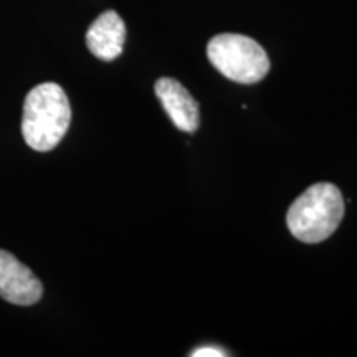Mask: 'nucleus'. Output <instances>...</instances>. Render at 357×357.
Wrapping results in <instances>:
<instances>
[{"instance_id":"f257e3e1","label":"nucleus","mask_w":357,"mask_h":357,"mask_svg":"<svg viewBox=\"0 0 357 357\" xmlns=\"http://www.w3.org/2000/svg\"><path fill=\"white\" fill-rule=\"evenodd\" d=\"M71 123V106L63 88L56 83L37 84L24 102L22 134L26 146L37 153L55 149Z\"/></svg>"},{"instance_id":"f03ea898","label":"nucleus","mask_w":357,"mask_h":357,"mask_svg":"<svg viewBox=\"0 0 357 357\" xmlns=\"http://www.w3.org/2000/svg\"><path fill=\"white\" fill-rule=\"evenodd\" d=\"M344 217L341 190L329 182L306 189L289 207L287 223L293 236L305 243H319L329 238Z\"/></svg>"},{"instance_id":"7ed1b4c3","label":"nucleus","mask_w":357,"mask_h":357,"mask_svg":"<svg viewBox=\"0 0 357 357\" xmlns=\"http://www.w3.org/2000/svg\"><path fill=\"white\" fill-rule=\"evenodd\" d=\"M207 56L223 77L235 83H258L270 71V58L261 45L240 33L213 37L208 42Z\"/></svg>"},{"instance_id":"20e7f679","label":"nucleus","mask_w":357,"mask_h":357,"mask_svg":"<svg viewBox=\"0 0 357 357\" xmlns=\"http://www.w3.org/2000/svg\"><path fill=\"white\" fill-rule=\"evenodd\" d=\"M42 294L43 284L33 271L12 253L0 250V298L17 306H32Z\"/></svg>"},{"instance_id":"39448f33","label":"nucleus","mask_w":357,"mask_h":357,"mask_svg":"<svg viewBox=\"0 0 357 357\" xmlns=\"http://www.w3.org/2000/svg\"><path fill=\"white\" fill-rule=\"evenodd\" d=\"M154 89L174 126L185 132H194L199 128L200 114L197 101L177 79L160 78L155 82Z\"/></svg>"},{"instance_id":"423d86ee","label":"nucleus","mask_w":357,"mask_h":357,"mask_svg":"<svg viewBox=\"0 0 357 357\" xmlns=\"http://www.w3.org/2000/svg\"><path fill=\"white\" fill-rule=\"evenodd\" d=\"M126 25L114 10L101 13L86 32L88 50L102 61H113L123 53Z\"/></svg>"},{"instance_id":"0eeeda50","label":"nucleus","mask_w":357,"mask_h":357,"mask_svg":"<svg viewBox=\"0 0 357 357\" xmlns=\"http://www.w3.org/2000/svg\"><path fill=\"white\" fill-rule=\"evenodd\" d=\"M190 356L192 357H222V356H227V352L218 349V347H200V349L192 352Z\"/></svg>"}]
</instances>
